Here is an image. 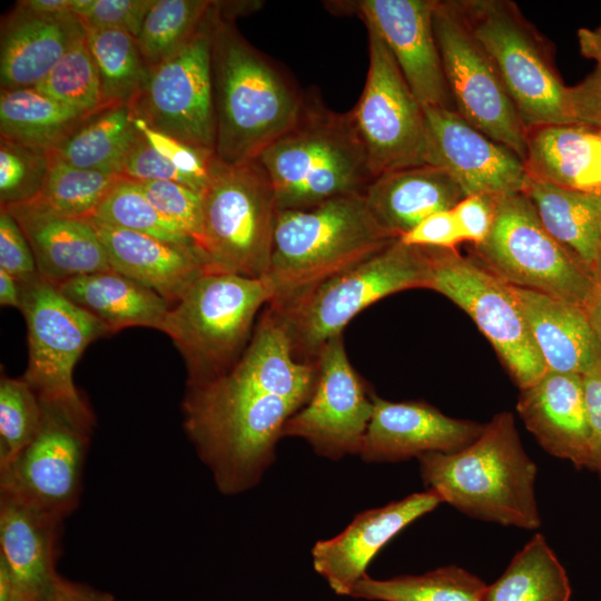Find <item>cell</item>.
I'll return each instance as SVG.
<instances>
[{"instance_id":"cell-6","label":"cell","mask_w":601,"mask_h":601,"mask_svg":"<svg viewBox=\"0 0 601 601\" xmlns=\"http://www.w3.org/2000/svg\"><path fill=\"white\" fill-rule=\"evenodd\" d=\"M272 298L264 278L206 272L174 304L161 332L188 370V385L229 370L247 347L255 319Z\"/></svg>"},{"instance_id":"cell-35","label":"cell","mask_w":601,"mask_h":601,"mask_svg":"<svg viewBox=\"0 0 601 601\" xmlns=\"http://www.w3.org/2000/svg\"><path fill=\"white\" fill-rule=\"evenodd\" d=\"M486 584L467 570L447 565L420 575L377 580L364 575L349 597L368 601H483Z\"/></svg>"},{"instance_id":"cell-3","label":"cell","mask_w":601,"mask_h":601,"mask_svg":"<svg viewBox=\"0 0 601 601\" xmlns=\"http://www.w3.org/2000/svg\"><path fill=\"white\" fill-rule=\"evenodd\" d=\"M417 461L424 485L460 512L504 526L534 530L541 525L538 469L521 443L512 413L494 415L462 450L430 452Z\"/></svg>"},{"instance_id":"cell-37","label":"cell","mask_w":601,"mask_h":601,"mask_svg":"<svg viewBox=\"0 0 601 601\" xmlns=\"http://www.w3.org/2000/svg\"><path fill=\"white\" fill-rule=\"evenodd\" d=\"M49 155L50 164L42 189L36 198L24 204L55 215L87 220L121 176L76 168Z\"/></svg>"},{"instance_id":"cell-55","label":"cell","mask_w":601,"mask_h":601,"mask_svg":"<svg viewBox=\"0 0 601 601\" xmlns=\"http://www.w3.org/2000/svg\"><path fill=\"white\" fill-rule=\"evenodd\" d=\"M18 6L40 14L72 13V0H21Z\"/></svg>"},{"instance_id":"cell-16","label":"cell","mask_w":601,"mask_h":601,"mask_svg":"<svg viewBox=\"0 0 601 601\" xmlns=\"http://www.w3.org/2000/svg\"><path fill=\"white\" fill-rule=\"evenodd\" d=\"M316 365L313 393L286 422L282 436L304 439L316 454L331 460L358 454L372 417L375 393L352 366L343 335L323 346Z\"/></svg>"},{"instance_id":"cell-53","label":"cell","mask_w":601,"mask_h":601,"mask_svg":"<svg viewBox=\"0 0 601 601\" xmlns=\"http://www.w3.org/2000/svg\"><path fill=\"white\" fill-rule=\"evenodd\" d=\"M580 52L587 59L594 60L601 72V23L594 28H580L577 32Z\"/></svg>"},{"instance_id":"cell-24","label":"cell","mask_w":601,"mask_h":601,"mask_svg":"<svg viewBox=\"0 0 601 601\" xmlns=\"http://www.w3.org/2000/svg\"><path fill=\"white\" fill-rule=\"evenodd\" d=\"M85 32L73 13L40 14L16 3L1 20V91L36 88Z\"/></svg>"},{"instance_id":"cell-32","label":"cell","mask_w":601,"mask_h":601,"mask_svg":"<svg viewBox=\"0 0 601 601\" xmlns=\"http://www.w3.org/2000/svg\"><path fill=\"white\" fill-rule=\"evenodd\" d=\"M136 120L130 105L105 106L49 154L76 168L119 175L125 157L140 136Z\"/></svg>"},{"instance_id":"cell-19","label":"cell","mask_w":601,"mask_h":601,"mask_svg":"<svg viewBox=\"0 0 601 601\" xmlns=\"http://www.w3.org/2000/svg\"><path fill=\"white\" fill-rule=\"evenodd\" d=\"M335 4L357 14L378 32L423 107L455 110L433 29L434 0H358Z\"/></svg>"},{"instance_id":"cell-44","label":"cell","mask_w":601,"mask_h":601,"mask_svg":"<svg viewBox=\"0 0 601 601\" xmlns=\"http://www.w3.org/2000/svg\"><path fill=\"white\" fill-rule=\"evenodd\" d=\"M155 0H72V13L83 28H114L138 37Z\"/></svg>"},{"instance_id":"cell-18","label":"cell","mask_w":601,"mask_h":601,"mask_svg":"<svg viewBox=\"0 0 601 601\" xmlns=\"http://www.w3.org/2000/svg\"><path fill=\"white\" fill-rule=\"evenodd\" d=\"M426 121V164L446 171L464 196L483 194L500 199L522 193L528 180L524 161L491 139L455 110L423 107Z\"/></svg>"},{"instance_id":"cell-36","label":"cell","mask_w":601,"mask_h":601,"mask_svg":"<svg viewBox=\"0 0 601 601\" xmlns=\"http://www.w3.org/2000/svg\"><path fill=\"white\" fill-rule=\"evenodd\" d=\"M96 63L104 106L132 105L149 75L136 39L125 30L85 28Z\"/></svg>"},{"instance_id":"cell-1","label":"cell","mask_w":601,"mask_h":601,"mask_svg":"<svg viewBox=\"0 0 601 601\" xmlns=\"http://www.w3.org/2000/svg\"><path fill=\"white\" fill-rule=\"evenodd\" d=\"M316 375V361L295 355L285 323L266 305L237 362L188 385L184 427L221 493L237 494L259 482L286 422L311 397Z\"/></svg>"},{"instance_id":"cell-47","label":"cell","mask_w":601,"mask_h":601,"mask_svg":"<svg viewBox=\"0 0 601 601\" xmlns=\"http://www.w3.org/2000/svg\"><path fill=\"white\" fill-rule=\"evenodd\" d=\"M0 269L21 284L40 277L31 247L17 220L0 209Z\"/></svg>"},{"instance_id":"cell-17","label":"cell","mask_w":601,"mask_h":601,"mask_svg":"<svg viewBox=\"0 0 601 601\" xmlns=\"http://www.w3.org/2000/svg\"><path fill=\"white\" fill-rule=\"evenodd\" d=\"M89 434L43 408L36 437L0 470L1 495L62 520L78 504Z\"/></svg>"},{"instance_id":"cell-23","label":"cell","mask_w":601,"mask_h":601,"mask_svg":"<svg viewBox=\"0 0 601 601\" xmlns=\"http://www.w3.org/2000/svg\"><path fill=\"white\" fill-rule=\"evenodd\" d=\"M516 412L550 455L590 470V427L580 374L546 372L521 391Z\"/></svg>"},{"instance_id":"cell-25","label":"cell","mask_w":601,"mask_h":601,"mask_svg":"<svg viewBox=\"0 0 601 601\" xmlns=\"http://www.w3.org/2000/svg\"><path fill=\"white\" fill-rule=\"evenodd\" d=\"M1 209L21 227L42 279L58 285L111 270L107 252L88 220L55 215L24 203Z\"/></svg>"},{"instance_id":"cell-33","label":"cell","mask_w":601,"mask_h":601,"mask_svg":"<svg viewBox=\"0 0 601 601\" xmlns=\"http://www.w3.org/2000/svg\"><path fill=\"white\" fill-rule=\"evenodd\" d=\"M90 115L36 88L0 93V136L46 152L53 151Z\"/></svg>"},{"instance_id":"cell-14","label":"cell","mask_w":601,"mask_h":601,"mask_svg":"<svg viewBox=\"0 0 601 601\" xmlns=\"http://www.w3.org/2000/svg\"><path fill=\"white\" fill-rule=\"evenodd\" d=\"M368 32L370 63L363 92L351 110L373 179L426 164L424 108L378 32Z\"/></svg>"},{"instance_id":"cell-29","label":"cell","mask_w":601,"mask_h":601,"mask_svg":"<svg viewBox=\"0 0 601 601\" xmlns=\"http://www.w3.org/2000/svg\"><path fill=\"white\" fill-rule=\"evenodd\" d=\"M524 168L532 180L601 193V134L577 124L528 128Z\"/></svg>"},{"instance_id":"cell-27","label":"cell","mask_w":601,"mask_h":601,"mask_svg":"<svg viewBox=\"0 0 601 601\" xmlns=\"http://www.w3.org/2000/svg\"><path fill=\"white\" fill-rule=\"evenodd\" d=\"M546 372L583 375L601 362L587 311L564 299L512 286Z\"/></svg>"},{"instance_id":"cell-4","label":"cell","mask_w":601,"mask_h":601,"mask_svg":"<svg viewBox=\"0 0 601 601\" xmlns=\"http://www.w3.org/2000/svg\"><path fill=\"white\" fill-rule=\"evenodd\" d=\"M396 239L374 219L363 194L305 209L277 210L264 277L272 294L267 305H289Z\"/></svg>"},{"instance_id":"cell-42","label":"cell","mask_w":601,"mask_h":601,"mask_svg":"<svg viewBox=\"0 0 601 601\" xmlns=\"http://www.w3.org/2000/svg\"><path fill=\"white\" fill-rule=\"evenodd\" d=\"M50 164L49 152L0 138V205L10 206L36 198Z\"/></svg>"},{"instance_id":"cell-38","label":"cell","mask_w":601,"mask_h":601,"mask_svg":"<svg viewBox=\"0 0 601 601\" xmlns=\"http://www.w3.org/2000/svg\"><path fill=\"white\" fill-rule=\"evenodd\" d=\"M215 1L155 0L136 38L149 69L181 49L198 31Z\"/></svg>"},{"instance_id":"cell-39","label":"cell","mask_w":601,"mask_h":601,"mask_svg":"<svg viewBox=\"0 0 601 601\" xmlns=\"http://www.w3.org/2000/svg\"><path fill=\"white\" fill-rule=\"evenodd\" d=\"M89 219L168 243L195 247L194 242L178 226L155 208L137 183L124 177L118 179L87 220Z\"/></svg>"},{"instance_id":"cell-12","label":"cell","mask_w":601,"mask_h":601,"mask_svg":"<svg viewBox=\"0 0 601 601\" xmlns=\"http://www.w3.org/2000/svg\"><path fill=\"white\" fill-rule=\"evenodd\" d=\"M431 265L430 288L447 297L475 323L520 391L545 373L512 285L457 249L424 248Z\"/></svg>"},{"instance_id":"cell-56","label":"cell","mask_w":601,"mask_h":601,"mask_svg":"<svg viewBox=\"0 0 601 601\" xmlns=\"http://www.w3.org/2000/svg\"><path fill=\"white\" fill-rule=\"evenodd\" d=\"M0 303L2 306L21 307V284L13 276L0 269Z\"/></svg>"},{"instance_id":"cell-51","label":"cell","mask_w":601,"mask_h":601,"mask_svg":"<svg viewBox=\"0 0 601 601\" xmlns=\"http://www.w3.org/2000/svg\"><path fill=\"white\" fill-rule=\"evenodd\" d=\"M582 378L590 427V470L601 476V362Z\"/></svg>"},{"instance_id":"cell-21","label":"cell","mask_w":601,"mask_h":601,"mask_svg":"<svg viewBox=\"0 0 601 601\" xmlns=\"http://www.w3.org/2000/svg\"><path fill=\"white\" fill-rule=\"evenodd\" d=\"M441 503V495L427 489L358 513L338 535L314 544V570L337 595L349 597L381 549L403 529Z\"/></svg>"},{"instance_id":"cell-46","label":"cell","mask_w":601,"mask_h":601,"mask_svg":"<svg viewBox=\"0 0 601 601\" xmlns=\"http://www.w3.org/2000/svg\"><path fill=\"white\" fill-rule=\"evenodd\" d=\"M119 176L135 181H176L200 191L196 183L159 154L141 132L125 157Z\"/></svg>"},{"instance_id":"cell-20","label":"cell","mask_w":601,"mask_h":601,"mask_svg":"<svg viewBox=\"0 0 601 601\" xmlns=\"http://www.w3.org/2000/svg\"><path fill=\"white\" fill-rule=\"evenodd\" d=\"M484 425L447 416L423 401L392 402L374 394L358 455L367 463H394L430 452L454 453L476 440Z\"/></svg>"},{"instance_id":"cell-49","label":"cell","mask_w":601,"mask_h":601,"mask_svg":"<svg viewBox=\"0 0 601 601\" xmlns=\"http://www.w3.org/2000/svg\"><path fill=\"white\" fill-rule=\"evenodd\" d=\"M400 239L410 246L445 249L464 242L452 209L428 215Z\"/></svg>"},{"instance_id":"cell-45","label":"cell","mask_w":601,"mask_h":601,"mask_svg":"<svg viewBox=\"0 0 601 601\" xmlns=\"http://www.w3.org/2000/svg\"><path fill=\"white\" fill-rule=\"evenodd\" d=\"M136 124L145 139L181 173L191 178L203 191L207 185L215 155L151 128L138 116Z\"/></svg>"},{"instance_id":"cell-52","label":"cell","mask_w":601,"mask_h":601,"mask_svg":"<svg viewBox=\"0 0 601 601\" xmlns=\"http://www.w3.org/2000/svg\"><path fill=\"white\" fill-rule=\"evenodd\" d=\"M43 601H115V599L107 592L58 574Z\"/></svg>"},{"instance_id":"cell-2","label":"cell","mask_w":601,"mask_h":601,"mask_svg":"<svg viewBox=\"0 0 601 601\" xmlns=\"http://www.w3.org/2000/svg\"><path fill=\"white\" fill-rule=\"evenodd\" d=\"M233 21L217 1L211 35L215 157L237 165L255 160L297 121L305 92Z\"/></svg>"},{"instance_id":"cell-43","label":"cell","mask_w":601,"mask_h":601,"mask_svg":"<svg viewBox=\"0 0 601 601\" xmlns=\"http://www.w3.org/2000/svg\"><path fill=\"white\" fill-rule=\"evenodd\" d=\"M135 183L142 189L155 208L178 226L196 247L203 228L201 193L176 181L146 180Z\"/></svg>"},{"instance_id":"cell-7","label":"cell","mask_w":601,"mask_h":601,"mask_svg":"<svg viewBox=\"0 0 601 601\" xmlns=\"http://www.w3.org/2000/svg\"><path fill=\"white\" fill-rule=\"evenodd\" d=\"M203 196L196 249L206 272L264 278L270 262L277 206L272 183L256 160L213 159Z\"/></svg>"},{"instance_id":"cell-34","label":"cell","mask_w":601,"mask_h":601,"mask_svg":"<svg viewBox=\"0 0 601 601\" xmlns=\"http://www.w3.org/2000/svg\"><path fill=\"white\" fill-rule=\"evenodd\" d=\"M568 574L544 535L534 534L503 574L486 587L483 601H570Z\"/></svg>"},{"instance_id":"cell-15","label":"cell","mask_w":601,"mask_h":601,"mask_svg":"<svg viewBox=\"0 0 601 601\" xmlns=\"http://www.w3.org/2000/svg\"><path fill=\"white\" fill-rule=\"evenodd\" d=\"M216 2L195 36L149 70L131 105L151 128L214 155L211 35Z\"/></svg>"},{"instance_id":"cell-5","label":"cell","mask_w":601,"mask_h":601,"mask_svg":"<svg viewBox=\"0 0 601 601\" xmlns=\"http://www.w3.org/2000/svg\"><path fill=\"white\" fill-rule=\"evenodd\" d=\"M255 160L272 183L277 210L364 194L373 180L351 110L329 109L316 92H305L297 121Z\"/></svg>"},{"instance_id":"cell-48","label":"cell","mask_w":601,"mask_h":601,"mask_svg":"<svg viewBox=\"0 0 601 601\" xmlns=\"http://www.w3.org/2000/svg\"><path fill=\"white\" fill-rule=\"evenodd\" d=\"M496 198L483 194L464 196L453 208V215L464 242L473 246L485 240L494 223Z\"/></svg>"},{"instance_id":"cell-11","label":"cell","mask_w":601,"mask_h":601,"mask_svg":"<svg viewBox=\"0 0 601 601\" xmlns=\"http://www.w3.org/2000/svg\"><path fill=\"white\" fill-rule=\"evenodd\" d=\"M473 258L505 283L554 296L587 311L592 274L544 228L529 198L516 193L497 200L494 223Z\"/></svg>"},{"instance_id":"cell-50","label":"cell","mask_w":601,"mask_h":601,"mask_svg":"<svg viewBox=\"0 0 601 601\" xmlns=\"http://www.w3.org/2000/svg\"><path fill=\"white\" fill-rule=\"evenodd\" d=\"M566 107L572 124L601 131V72L594 70L568 87Z\"/></svg>"},{"instance_id":"cell-30","label":"cell","mask_w":601,"mask_h":601,"mask_svg":"<svg viewBox=\"0 0 601 601\" xmlns=\"http://www.w3.org/2000/svg\"><path fill=\"white\" fill-rule=\"evenodd\" d=\"M56 287L111 333L132 326L161 331L170 304L156 292L114 272H99L65 280Z\"/></svg>"},{"instance_id":"cell-9","label":"cell","mask_w":601,"mask_h":601,"mask_svg":"<svg viewBox=\"0 0 601 601\" xmlns=\"http://www.w3.org/2000/svg\"><path fill=\"white\" fill-rule=\"evenodd\" d=\"M494 62L526 129L572 124L554 48L510 0H453Z\"/></svg>"},{"instance_id":"cell-26","label":"cell","mask_w":601,"mask_h":601,"mask_svg":"<svg viewBox=\"0 0 601 601\" xmlns=\"http://www.w3.org/2000/svg\"><path fill=\"white\" fill-rule=\"evenodd\" d=\"M96 229L111 270L156 292L170 306L206 273L195 247L88 220Z\"/></svg>"},{"instance_id":"cell-41","label":"cell","mask_w":601,"mask_h":601,"mask_svg":"<svg viewBox=\"0 0 601 601\" xmlns=\"http://www.w3.org/2000/svg\"><path fill=\"white\" fill-rule=\"evenodd\" d=\"M43 408L23 378L0 381V470L7 467L36 437Z\"/></svg>"},{"instance_id":"cell-31","label":"cell","mask_w":601,"mask_h":601,"mask_svg":"<svg viewBox=\"0 0 601 601\" xmlns=\"http://www.w3.org/2000/svg\"><path fill=\"white\" fill-rule=\"evenodd\" d=\"M522 193L548 233L592 274L601 252V193L570 190L529 177Z\"/></svg>"},{"instance_id":"cell-8","label":"cell","mask_w":601,"mask_h":601,"mask_svg":"<svg viewBox=\"0 0 601 601\" xmlns=\"http://www.w3.org/2000/svg\"><path fill=\"white\" fill-rule=\"evenodd\" d=\"M431 265L424 248L400 238L282 308H273L288 331L295 355L316 361L332 338L362 311L392 294L430 288Z\"/></svg>"},{"instance_id":"cell-10","label":"cell","mask_w":601,"mask_h":601,"mask_svg":"<svg viewBox=\"0 0 601 601\" xmlns=\"http://www.w3.org/2000/svg\"><path fill=\"white\" fill-rule=\"evenodd\" d=\"M20 309L27 323L29 346L22 378L43 408L90 432L93 415L77 391L72 374L86 347L111 331L41 277L21 284Z\"/></svg>"},{"instance_id":"cell-57","label":"cell","mask_w":601,"mask_h":601,"mask_svg":"<svg viewBox=\"0 0 601 601\" xmlns=\"http://www.w3.org/2000/svg\"><path fill=\"white\" fill-rule=\"evenodd\" d=\"M600 134H601V131H600Z\"/></svg>"},{"instance_id":"cell-13","label":"cell","mask_w":601,"mask_h":601,"mask_svg":"<svg viewBox=\"0 0 601 601\" xmlns=\"http://www.w3.org/2000/svg\"><path fill=\"white\" fill-rule=\"evenodd\" d=\"M433 29L456 112L524 160L528 129L494 62L453 0H434Z\"/></svg>"},{"instance_id":"cell-54","label":"cell","mask_w":601,"mask_h":601,"mask_svg":"<svg viewBox=\"0 0 601 601\" xmlns=\"http://www.w3.org/2000/svg\"><path fill=\"white\" fill-rule=\"evenodd\" d=\"M592 276L594 280V289L591 300L587 307V313L601 346V252Z\"/></svg>"},{"instance_id":"cell-28","label":"cell","mask_w":601,"mask_h":601,"mask_svg":"<svg viewBox=\"0 0 601 601\" xmlns=\"http://www.w3.org/2000/svg\"><path fill=\"white\" fill-rule=\"evenodd\" d=\"M363 195L377 224L396 238L428 215L452 209L464 197L446 171L427 164L382 174Z\"/></svg>"},{"instance_id":"cell-22","label":"cell","mask_w":601,"mask_h":601,"mask_svg":"<svg viewBox=\"0 0 601 601\" xmlns=\"http://www.w3.org/2000/svg\"><path fill=\"white\" fill-rule=\"evenodd\" d=\"M61 520L0 495V601H43L58 573Z\"/></svg>"},{"instance_id":"cell-40","label":"cell","mask_w":601,"mask_h":601,"mask_svg":"<svg viewBox=\"0 0 601 601\" xmlns=\"http://www.w3.org/2000/svg\"><path fill=\"white\" fill-rule=\"evenodd\" d=\"M36 89L85 114H93L105 107L98 70L86 32L73 42Z\"/></svg>"}]
</instances>
